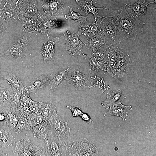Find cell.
Returning <instances> with one entry per match:
<instances>
[{"mask_svg": "<svg viewBox=\"0 0 156 156\" xmlns=\"http://www.w3.org/2000/svg\"><path fill=\"white\" fill-rule=\"evenodd\" d=\"M7 31L6 26L0 21V38L5 35Z\"/></svg>", "mask_w": 156, "mask_h": 156, "instance_id": "ab89813d", "label": "cell"}, {"mask_svg": "<svg viewBox=\"0 0 156 156\" xmlns=\"http://www.w3.org/2000/svg\"><path fill=\"white\" fill-rule=\"evenodd\" d=\"M19 119L15 113L10 112L6 114V118L4 121L12 130L14 129Z\"/></svg>", "mask_w": 156, "mask_h": 156, "instance_id": "74e56055", "label": "cell"}, {"mask_svg": "<svg viewBox=\"0 0 156 156\" xmlns=\"http://www.w3.org/2000/svg\"><path fill=\"white\" fill-rule=\"evenodd\" d=\"M127 4L118 9L111 10L110 12L101 21L109 17L115 20L119 33V43L128 39L134 41L138 35L143 32V26L145 24L144 22L134 16L131 13L128 12L126 9Z\"/></svg>", "mask_w": 156, "mask_h": 156, "instance_id": "6da1fadb", "label": "cell"}, {"mask_svg": "<svg viewBox=\"0 0 156 156\" xmlns=\"http://www.w3.org/2000/svg\"><path fill=\"white\" fill-rule=\"evenodd\" d=\"M109 108V111L104 114L105 117L117 116L121 117L123 120H126L128 114L132 110L131 106L125 105L121 103Z\"/></svg>", "mask_w": 156, "mask_h": 156, "instance_id": "d6986e66", "label": "cell"}, {"mask_svg": "<svg viewBox=\"0 0 156 156\" xmlns=\"http://www.w3.org/2000/svg\"><path fill=\"white\" fill-rule=\"evenodd\" d=\"M69 142L53 135L50 131L48 139L46 142V156H66L67 146Z\"/></svg>", "mask_w": 156, "mask_h": 156, "instance_id": "5b68a950", "label": "cell"}, {"mask_svg": "<svg viewBox=\"0 0 156 156\" xmlns=\"http://www.w3.org/2000/svg\"><path fill=\"white\" fill-rule=\"evenodd\" d=\"M98 153L94 145L86 138L68 144L66 156H93Z\"/></svg>", "mask_w": 156, "mask_h": 156, "instance_id": "3957f363", "label": "cell"}, {"mask_svg": "<svg viewBox=\"0 0 156 156\" xmlns=\"http://www.w3.org/2000/svg\"><path fill=\"white\" fill-rule=\"evenodd\" d=\"M45 103L44 102H37L33 101L31 99L29 102L28 107L31 112L40 114Z\"/></svg>", "mask_w": 156, "mask_h": 156, "instance_id": "d590c367", "label": "cell"}, {"mask_svg": "<svg viewBox=\"0 0 156 156\" xmlns=\"http://www.w3.org/2000/svg\"><path fill=\"white\" fill-rule=\"evenodd\" d=\"M42 3L43 7L54 16L60 12L64 6L60 0H42Z\"/></svg>", "mask_w": 156, "mask_h": 156, "instance_id": "cb8c5ba5", "label": "cell"}, {"mask_svg": "<svg viewBox=\"0 0 156 156\" xmlns=\"http://www.w3.org/2000/svg\"><path fill=\"white\" fill-rule=\"evenodd\" d=\"M66 107L72 111L73 113L72 117L78 116L79 114L81 113V111L77 108L69 105H67Z\"/></svg>", "mask_w": 156, "mask_h": 156, "instance_id": "60d3db41", "label": "cell"}, {"mask_svg": "<svg viewBox=\"0 0 156 156\" xmlns=\"http://www.w3.org/2000/svg\"><path fill=\"white\" fill-rule=\"evenodd\" d=\"M26 118L30 126L31 130L36 126L45 121L41 114L38 113L31 112Z\"/></svg>", "mask_w": 156, "mask_h": 156, "instance_id": "836d02e7", "label": "cell"}, {"mask_svg": "<svg viewBox=\"0 0 156 156\" xmlns=\"http://www.w3.org/2000/svg\"><path fill=\"white\" fill-rule=\"evenodd\" d=\"M31 129L30 126L26 118L23 117L19 118L13 129L16 133L19 134Z\"/></svg>", "mask_w": 156, "mask_h": 156, "instance_id": "d6a6232c", "label": "cell"}, {"mask_svg": "<svg viewBox=\"0 0 156 156\" xmlns=\"http://www.w3.org/2000/svg\"><path fill=\"white\" fill-rule=\"evenodd\" d=\"M2 149L0 146V156H8V154L5 153Z\"/></svg>", "mask_w": 156, "mask_h": 156, "instance_id": "7bdbcfd3", "label": "cell"}, {"mask_svg": "<svg viewBox=\"0 0 156 156\" xmlns=\"http://www.w3.org/2000/svg\"><path fill=\"white\" fill-rule=\"evenodd\" d=\"M48 79L47 76L42 75L32 81L26 87L29 93L36 94L38 90L44 87L45 84Z\"/></svg>", "mask_w": 156, "mask_h": 156, "instance_id": "484cf974", "label": "cell"}, {"mask_svg": "<svg viewBox=\"0 0 156 156\" xmlns=\"http://www.w3.org/2000/svg\"><path fill=\"white\" fill-rule=\"evenodd\" d=\"M19 18L22 23L23 30L27 33L39 31L41 30L37 21L35 17H25L20 13Z\"/></svg>", "mask_w": 156, "mask_h": 156, "instance_id": "e0dca14e", "label": "cell"}, {"mask_svg": "<svg viewBox=\"0 0 156 156\" xmlns=\"http://www.w3.org/2000/svg\"><path fill=\"white\" fill-rule=\"evenodd\" d=\"M20 13L10 9L0 8V19L7 23L15 22L19 19Z\"/></svg>", "mask_w": 156, "mask_h": 156, "instance_id": "d4e9b609", "label": "cell"}, {"mask_svg": "<svg viewBox=\"0 0 156 156\" xmlns=\"http://www.w3.org/2000/svg\"><path fill=\"white\" fill-rule=\"evenodd\" d=\"M5 0H0V3H2V2L4 1Z\"/></svg>", "mask_w": 156, "mask_h": 156, "instance_id": "f6af8a7d", "label": "cell"}, {"mask_svg": "<svg viewBox=\"0 0 156 156\" xmlns=\"http://www.w3.org/2000/svg\"><path fill=\"white\" fill-rule=\"evenodd\" d=\"M81 34L78 31L76 33L71 32L66 29L64 34L66 44V51L71 56L76 55L85 56L87 55L82 51L84 44L79 39V36Z\"/></svg>", "mask_w": 156, "mask_h": 156, "instance_id": "52a82bcc", "label": "cell"}, {"mask_svg": "<svg viewBox=\"0 0 156 156\" xmlns=\"http://www.w3.org/2000/svg\"><path fill=\"white\" fill-rule=\"evenodd\" d=\"M11 130L4 120L0 122V146L2 149L12 145L14 138Z\"/></svg>", "mask_w": 156, "mask_h": 156, "instance_id": "8fae6325", "label": "cell"}, {"mask_svg": "<svg viewBox=\"0 0 156 156\" xmlns=\"http://www.w3.org/2000/svg\"><path fill=\"white\" fill-rule=\"evenodd\" d=\"M69 9V13L65 15L66 19L73 20L79 23H82L86 21V18L88 16H83L81 15L79 13L74 11L72 8L68 6Z\"/></svg>", "mask_w": 156, "mask_h": 156, "instance_id": "e575fe53", "label": "cell"}, {"mask_svg": "<svg viewBox=\"0 0 156 156\" xmlns=\"http://www.w3.org/2000/svg\"><path fill=\"white\" fill-rule=\"evenodd\" d=\"M78 31L81 35H84L86 38L92 36L97 34H101L100 24L95 21L92 23H89L87 21L79 23Z\"/></svg>", "mask_w": 156, "mask_h": 156, "instance_id": "5bb4252c", "label": "cell"}, {"mask_svg": "<svg viewBox=\"0 0 156 156\" xmlns=\"http://www.w3.org/2000/svg\"><path fill=\"white\" fill-rule=\"evenodd\" d=\"M13 88H3L0 86V113L8 114L10 112L11 95Z\"/></svg>", "mask_w": 156, "mask_h": 156, "instance_id": "4fadbf2b", "label": "cell"}, {"mask_svg": "<svg viewBox=\"0 0 156 156\" xmlns=\"http://www.w3.org/2000/svg\"><path fill=\"white\" fill-rule=\"evenodd\" d=\"M107 38L101 34H97L88 38H86L84 44L86 48L92 51L94 49L106 44L105 39Z\"/></svg>", "mask_w": 156, "mask_h": 156, "instance_id": "44dd1931", "label": "cell"}, {"mask_svg": "<svg viewBox=\"0 0 156 156\" xmlns=\"http://www.w3.org/2000/svg\"><path fill=\"white\" fill-rule=\"evenodd\" d=\"M93 0L90 2H87L85 0H76L77 8L81 11L83 10L86 14V16L90 13L93 14L95 18V21L97 22L96 18L99 17L103 19V17L100 16L98 12V10L99 9H107L104 7L97 8L94 6L92 4Z\"/></svg>", "mask_w": 156, "mask_h": 156, "instance_id": "2e32d148", "label": "cell"}, {"mask_svg": "<svg viewBox=\"0 0 156 156\" xmlns=\"http://www.w3.org/2000/svg\"><path fill=\"white\" fill-rule=\"evenodd\" d=\"M40 114L45 121H48L50 118L57 114V108L51 102L45 103Z\"/></svg>", "mask_w": 156, "mask_h": 156, "instance_id": "83f0119b", "label": "cell"}, {"mask_svg": "<svg viewBox=\"0 0 156 156\" xmlns=\"http://www.w3.org/2000/svg\"><path fill=\"white\" fill-rule=\"evenodd\" d=\"M107 95L105 100L101 102L103 106L106 109L120 104L121 101L126 98L120 90L111 91L107 93Z\"/></svg>", "mask_w": 156, "mask_h": 156, "instance_id": "9a60e30c", "label": "cell"}, {"mask_svg": "<svg viewBox=\"0 0 156 156\" xmlns=\"http://www.w3.org/2000/svg\"><path fill=\"white\" fill-rule=\"evenodd\" d=\"M43 8L40 0H26L19 12L20 14L27 17L40 16H42Z\"/></svg>", "mask_w": 156, "mask_h": 156, "instance_id": "9c48e42d", "label": "cell"}, {"mask_svg": "<svg viewBox=\"0 0 156 156\" xmlns=\"http://www.w3.org/2000/svg\"><path fill=\"white\" fill-rule=\"evenodd\" d=\"M13 152L15 156H45L43 148L34 144L29 139L23 138L14 142Z\"/></svg>", "mask_w": 156, "mask_h": 156, "instance_id": "277c9868", "label": "cell"}, {"mask_svg": "<svg viewBox=\"0 0 156 156\" xmlns=\"http://www.w3.org/2000/svg\"><path fill=\"white\" fill-rule=\"evenodd\" d=\"M50 126V131L56 137L69 142L70 129L67 122L62 120L57 114L48 121Z\"/></svg>", "mask_w": 156, "mask_h": 156, "instance_id": "ba28073f", "label": "cell"}, {"mask_svg": "<svg viewBox=\"0 0 156 156\" xmlns=\"http://www.w3.org/2000/svg\"><path fill=\"white\" fill-rule=\"evenodd\" d=\"M3 77L2 75L1 74L0 68V80H1V79H2Z\"/></svg>", "mask_w": 156, "mask_h": 156, "instance_id": "ee69618b", "label": "cell"}, {"mask_svg": "<svg viewBox=\"0 0 156 156\" xmlns=\"http://www.w3.org/2000/svg\"><path fill=\"white\" fill-rule=\"evenodd\" d=\"M26 0H8L6 8L18 12Z\"/></svg>", "mask_w": 156, "mask_h": 156, "instance_id": "8d00e7d4", "label": "cell"}, {"mask_svg": "<svg viewBox=\"0 0 156 156\" xmlns=\"http://www.w3.org/2000/svg\"><path fill=\"white\" fill-rule=\"evenodd\" d=\"M6 114L3 113H0V122L4 121L6 118Z\"/></svg>", "mask_w": 156, "mask_h": 156, "instance_id": "b9f144b4", "label": "cell"}, {"mask_svg": "<svg viewBox=\"0 0 156 156\" xmlns=\"http://www.w3.org/2000/svg\"><path fill=\"white\" fill-rule=\"evenodd\" d=\"M22 90L13 88L11 95L10 112H12L15 113L21 105Z\"/></svg>", "mask_w": 156, "mask_h": 156, "instance_id": "f1b7e54d", "label": "cell"}, {"mask_svg": "<svg viewBox=\"0 0 156 156\" xmlns=\"http://www.w3.org/2000/svg\"><path fill=\"white\" fill-rule=\"evenodd\" d=\"M31 40L27 33L15 41L7 50L1 53V56L18 59L24 56L27 47Z\"/></svg>", "mask_w": 156, "mask_h": 156, "instance_id": "8992f818", "label": "cell"}, {"mask_svg": "<svg viewBox=\"0 0 156 156\" xmlns=\"http://www.w3.org/2000/svg\"><path fill=\"white\" fill-rule=\"evenodd\" d=\"M31 113L28 107L20 105L16 111L15 112L19 118H26Z\"/></svg>", "mask_w": 156, "mask_h": 156, "instance_id": "f35d334b", "label": "cell"}, {"mask_svg": "<svg viewBox=\"0 0 156 156\" xmlns=\"http://www.w3.org/2000/svg\"><path fill=\"white\" fill-rule=\"evenodd\" d=\"M31 130L35 138L43 139L45 142H47L48 139V133L49 131L47 121H45L36 126Z\"/></svg>", "mask_w": 156, "mask_h": 156, "instance_id": "7402d4cb", "label": "cell"}, {"mask_svg": "<svg viewBox=\"0 0 156 156\" xmlns=\"http://www.w3.org/2000/svg\"><path fill=\"white\" fill-rule=\"evenodd\" d=\"M105 45L109 55L106 71L115 78L121 77L127 74L130 66L129 55L112 44Z\"/></svg>", "mask_w": 156, "mask_h": 156, "instance_id": "7a4b0ae2", "label": "cell"}, {"mask_svg": "<svg viewBox=\"0 0 156 156\" xmlns=\"http://www.w3.org/2000/svg\"><path fill=\"white\" fill-rule=\"evenodd\" d=\"M105 19L99 23L101 34L115 41L117 30L115 20L113 18Z\"/></svg>", "mask_w": 156, "mask_h": 156, "instance_id": "30bf717a", "label": "cell"}, {"mask_svg": "<svg viewBox=\"0 0 156 156\" xmlns=\"http://www.w3.org/2000/svg\"><path fill=\"white\" fill-rule=\"evenodd\" d=\"M70 68V67L68 66L55 75L52 80L48 79L50 83L49 85L51 86V89L52 90L56 88L61 82L68 77V73Z\"/></svg>", "mask_w": 156, "mask_h": 156, "instance_id": "4316f807", "label": "cell"}, {"mask_svg": "<svg viewBox=\"0 0 156 156\" xmlns=\"http://www.w3.org/2000/svg\"><path fill=\"white\" fill-rule=\"evenodd\" d=\"M88 61L90 66L89 71L92 73H95L101 71H106L107 64L101 63L95 59L92 55L89 56Z\"/></svg>", "mask_w": 156, "mask_h": 156, "instance_id": "4dcf8cb0", "label": "cell"}, {"mask_svg": "<svg viewBox=\"0 0 156 156\" xmlns=\"http://www.w3.org/2000/svg\"><path fill=\"white\" fill-rule=\"evenodd\" d=\"M92 56L99 62L106 64L109 59L108 54L106 50L101 47L92 50Z\"/></svg>", "mask_w": 156, "mask_h": 156, "instance_id": "f546056e", "label": "cell"}, {"mask_svg": "<svg viewBox=\"0 0 156 156\" xmlns=\"http://www.w3.org/2000/svg\"><path fill=\"white\" fill-rule=\"evenodd\" d=\"M156 3L154 1L150 2L146 0H139L136 1L131 5L127 4L129 7L128 9L132 10L131 13L135 16L138 18L139 16L146 14L147 13V8L148 5L151 3Z\"/></svg>", "mask_w": 156, "mask_h": 156, "instance_id": "ffe728a7", "label": "cell"}, {"mask_svg": "<svg viewBox=\"0 0 156 156\" xmlns=\"http://www.w3.org/2000/svg\"><path fill=\"white\" fill-rule=\"evenodd\" d=\"M3 79H5L8 81V84L10 85L12 88L22 90L25 87L22 84L21 79L14 74L10 73L3 77Z\"/></svg>", "mask_w": 156, "mask_h": 156, "instance_id": "1f68e13d", "label": "cell"}, {"mask_svg": "<svg viewBox=\"0 0 156 156\" xmlns=\"http://www.w3.org/2000/svg\"><path fill=\"white\" fill-rule=\"evenodd\" d=\"M65 80L68 81V83L73 84L77 90H81L88 87L85 83L88 82V75L84 74L83 72H81L79 69L75 70L70 77H68Z\"/></svg>", "mask_w": 156, "mask_h": 156, "instance_id": "7c38bea8", "label": "cell"}, {"mask_svg": "<svg viewBox=\"0 0 156 156\" xmlns=\"http://www.w3.org/2000/svg\"><path fill=\"white\" fill-rule=\"evenodd\" d=\"M48 41L44 43L41 53L42 54L44 59V62H46L49 60H51L53 57V54L54 53V47L56 42L59 41V39L61 37H58L55 41H53L54 38L51 40H50L49 36Z\"/></svg>", "mask_w": 156, "mask_h": 156, "instance_id": "603a6c76", "label": "cell"}, {"mask_svg": "<svg viewBox=\"0 0 156 156\" xmlns=\"http://www.w3.org/2000/svg\"><path fill=\"white\" fill-rule=\"evenodd\" d=\"M86 0V1L87 0Z\"/></svg>", "mask_w": 156, "mask_h": 156, "instance_id": "bcb514c9", "label": "cell"}, {"mask_svg": "<svg viewBox=\"0 0 156 156\" xmlns=\"http://www.w3.org/2000/svg\"><path fill=\"white\" fill-rule=\"evenodd\" d=\"M37 20L42 33L47 34L52 29L59 26L60 24L56 20L49 16H38Z\"/></svg>", "mask_w": 156, "mask_h": 156, "instance_id": "ac0fdd59", "label": "cell"}]
</instances>
